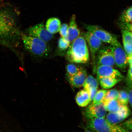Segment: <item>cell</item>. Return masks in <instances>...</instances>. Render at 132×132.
Returning <instances> with one entry per match:
<instances>
[{
    "mask_svg": "<svg viewBox=\"0 0 132 132\" xmlns=\"http://www.w3.org/2000/svg\"><path fill=\"white\" fill-rule=\"evenodd\" d=\"M21 32L12 11L7 8L0 9V40L14 47L21 39Z\"/></svg>",
    "mask_w": 132,
    "mask_h": 132,
    "instance_id": "cell-1",
    "label": "cell"
},
{
    "mask_svg": "<svg viewBox=\"0 0 132 132\" xmlns=\"http://www.w3.org/2000/svg\"><path fill=\"white\" fill-rule=\"evenodd\" d=\"M66 55L69 61L73 63L84 64L89 61L88 47L84 36H79L71 43Z\"/></svg>",
    "mask_w": 132,
    "mask_h": 132,
    "instance_id": "cell-2",
    "label": "cell"
},
{
    "mask_svg": "<svg viewBox=\"0 0 132 132\" xmlns=\"http://www.w3.org/2000/svg\"><path fill=\"white\" fill-rule=\"evenodd\" d=\"M21 39L25 48L32 55L42 57L46 56L48 54L49 48L45 41L22 32L21 33Z\"/></svg>",
    "mask_w": 132,
    "mask_h": 132,
    "instance_id": "cell-3",
    "label": "cell"
},
{
    "mask_svg": "<svg viewBox=\"0 0 132 132\" xmlns=\"http://www.w3.org/2000/svg\"><path fill=\"white\" fill-rule=\"evenodd\" d=\"M87 127L94 132H132L125 129L120 125L110 123L104 118H95L89 120Z\"/></svg>",
    "mask_w": 132,
    "mask_h": 132,
    "instance_id": "cell-4",
    "label": "cell"
},
{
    "mask_svg": "<svg viewBox=\"0 0 132 132\" xmlns=\"http://www.w3.org/2000/svg\"><path fill=\"white\" fill-rule=\"evenodd\" d=\"M84 26L87 31L92 33L103 42L112 46L118 45L120 43L115 36L100 26L87 24H84Z\"/></svg>",
    "mask_w": 132,
    "mask_h": 132,
    "instance_id": "cell-5",
    "label": "cell"
},
{
    "mask_svg": "<svg viewBox=\"0 0 132 132\" xmlns=\"http://www.w3.org/2000/svg\"><path fill=\"white\" fill-rule=\"evenodd\" d=\"M83 36L90 51L93 65V72L95 73L96 72L97 67L96 64V55L100 49L103 42L94 35L88 31L84 33Z\"/></svg>",
    "mask_w": 132,
    "mask_h": 132,
    "instance_id": "cell-6",
    "label": "cell"
},
{
    "mask_svg": "<svg viewBox=\"0 0 132 132\" xmlns=\"http://www.w3.org/2000/svg\"><path fill=\"white\" fill-rule=\"evenodd\" d=\"M26 33L28 35L38 38L46 43L51 41L54 37L53 35L47 30L43 22L27 29Z\"/></svg>",
    "mask_w": 132,
    "mask_h": 132,
    "instance_id": "cell-7",
    "label": "cell"
},
{
    "mask_svg": "<svg viewBox=\"0 0 132 132\" xmlns=\"http://www.w3.org/2000/svg\"><path fill=\"white\" fill-rule=\"evenodd\" d=\"M97 64L113 67L115 65L112 46H106L100 49L97 57Z\"/></svg>",
    "mask_w": 132,
    "mask_h": 132,
    "instance_id": "cell-8",
    "label": "cell"
},
{
    "mask_svg": "<svg viewBox=\"0 0 132 132\" xmlns=\"http://www.w3.org/2000/svg\"><path fill=\"white\" fill-rule=\"evenodd\" d=\"M107 110L103 102L100 103H92L85 109L84 114L89 120L95 118H105Z\"/></svg>",
    "mask_w": 132,
    "mask_h": 132,
    "instance_id": "cell-9",
    "label": "cell"
},
{
    "mask_svg": "<svg viewBox=\"0 0 132 132\" xmlns=\"http://www.w3.org/2000/svg\"><path fill=\"white\" fill-rule=\"evenodd\" d=\"M115 65L120 69H125L128 64V55L120 43L112 46Z\"/></svg>",
    "mask_w": 132,
    "mask_h": 132,
    "instance_id": "cell-10",
    "label": "cell"
},
{
    "mask_svg": "<svg viewBox=\"0 0 132 132\" xmlns=\"http://www.w3.org/2000/svg\"><path fill=\"white\" fill-rule=\"evenodd\" d=\"M97 79L102 77H110L122 80L123 76L118 70L109 66L98 65L96 70Z\"/></svg>",
    "mask_w": 132,
    "mask_h": 132,
    "instance_id": "cell-11",
    "label": "cell"
},
{
    "mask_svg": "<svg viewBox=\"0 0 132 132\" xmlns=\"http://www.w3.org/2000/svg\"><path fill=\"white\" fill-rule=\"evenodd\" d=\"M80 31L77 23L76 16L73 14L70 19L67 35L63 38L66 41L71 44L80 36Z\"/></svg>",
    "mask_w": 132,
    "mask_h": 132,
    "instance_id": "cell-12",
    "label": "cell"
},
{
    "mask_svg": "<svg viewBox=\"0 0 132 132\" xmlns=\"http://www.w3.org/2000/svg\"><path fill=\"white\" fill-rule=\"evenodd\" d=\"M87 77L86 71L81 68L75 75L69 77V82L72 86L79 88L83 87Z\"/></svg>",
    "mask_w": 132,
    "mask_h": 132,
    "instance_id": "cell-13",
    "label": "cell"
},
{
    "mask_svg": "<svg viewBox=\"0 0 132 132\" xmlns=\"http://www.w3.org/2000/svg\"><path fill=\"white\" fill-rule=\"evenodd\" d=\"M124 49L128 55L132 54V32L122 29Z\"/></svg>",
    "mask_w": 132,
    "mask_h": 132,
    "instance_id": "cell-14",
    "label": "cell"
},
{
    "mask_svg": "<svg viewBox=\"0 0 132 132\" xmlns=\"http://www.w3.org/2000/svg\"><path fill=\"white\" fill-rule=\"evenodd\" d=\"M76 100L79 106L83 107L87 106L91 102L89 94L85 89L81 90L77 93L76 96Z\"/></svg>",
    "mask_w": 132,
    "mask_h": 132,
    "instance_id": "cell-15",
    "label": "cell"
},
{
    "mask_svg": "<svg viewBox=\"0 0 132 132\" xmlns=\"http://www.w3.org/2000/svg\"><path fill=\"white\" fill-rule=\"evenodd\" d=\"M61 26V21L58 19L52 18L47 20L45 26L47 30L53 35L59 32Z\"/></svg>",
    "mask_w": 132,
    "mask_h": 132,
    "instance_id": "cell-16",
    "label": "cell"
},
{
    "mask_svg": "<svg viewBox=\"0 0 132 132\" xmlns=\"http://www.w3.org/2000/svg\"><path fill=\"white\" fill-rule=\"evenodd\" d=\"M130 115L120 112L109 113L106 115V119L110 123L114 125H117L123 121L129 116Z\"/></svg>",
    "mask_w": 132,
    "mask_h": 132,
    "instance_id": "cell-17",
    "label": "cell"
},
{
    "mask_svg": "<svg viewBox=\"0 0 132 132\" xmlns=\"http://www.w3.org/2000/svg\"><path fill=\"white\" fill-rule=\"evenodd\" d=\"M102 88L108 89L112 88L122 80L110 77H104L98 79Z\"/></svg>",
    "mask_w": 132,
    "mask_h": 132,
    "instance_id": "cell-18",
    "label": "cell"
},
{
    "mask_svg": "<svg viewBox=\"0 0 132 132\" xmlns=\"http://www.w3.org/2000/svg\"><path fill=\"white\" fill-rule=\"evenodd\" d=\"M98 80L90 75L87 77L83 86L84 89L87 91L93 88L98 89Z\"/></svg>",
    "mask_w": 132,
    "mask_h": 132,
    "instance_id": "cell-19",
    "label": "cell"
},
{
    "mask_svg": "<svg viewBox=\"0 0 132 132\" xmlns=\"http://www.w3.org/2000/svg\"><path fill=\"white\" fill-rule=\"evenodd\" d=\"M121 105L118 100L110 101L106 105L107 110L109 113H118L119 111Z\"/></svg>",
    "mask_w": 132,
    "mask_h": 132,
    "instance_id": "cell-20",
    "label": "cell"
},
{
    "mask_svg": "<svg viewBox=\"0 0 132 132\" xmlns=\"http://www.w3.org/2000/svg\"><path fill=\"white\" fill-rule=\"evenodd\" d=\"M119 92L116 89H112L108 90L103 101L105 105H106L108 102L110 101L118 100L119 96Z\"/></svg>",
    "mask_w": 132,
    "mask_h": 132,
    "instance_id": "cell-21",
    "label": "cell"
},
{
    "mask_svg": "<svg viewBox=\"0 0 132 132\" xmlns=\"http://www.w3.org/2000/svg\"><path fill=\"white\" fill-rule=\"evenodd\" d=\"M119 22H127L132 21V6L127 8L122 13Z\"/></svg>",
    "mask_w": 132,
    "mask_h": 132,
    "instance_id": "cell-22",
    "label": "cell"
},
{
    "mask_svg": "<svg viewBox=\"0 0 132 132\" xmlns=\"http://www.w3.org/2000/svg\"><path fill=\"white\" fill-rule=\"evenodd\" d=\"M107 91L108 90L104 89L100 90L97 91L92 103L96 104L103 102Z\"/></svg>",
    "mask_w": 132,
    "mask_h": 132,
    "instance_id": "cell-23",
    "label": "cell"
},
{
    "mask_svg": "<svg viewBox=\"0 0 132 132\" xmlns=\"http://www.w3.org/2000/svg\"><path fill=\"white\" fill-rule=\"evenodd\" d=\"M81 69V68L77 67L74 64H68L66 67V70L69 78L75 75Z\"/></svg>",
    "mask_w": 132,
    "mask_h": 132,
    "instance_id": "cell-24",
    "label": "cell"
},
{
    "mask_svg": "<svg viewBox=\"0 0 132 132\" xmlns=\"http://www.w3.org/2000/svg\"><path fill=\"white\" fill-rule=\"evenodd\" d=\"M118 100L121 104L127 105L129 103L128 92L124 90H120Z\"/></svg>",
    "mask_w": 132,
    "mask_h": 132,
    "instance_id": "cell-25",
    "label": "cell"
},
{
    "mask_svg": "<svg viewBox=\"0 0 132 132\" xmlns=\"http://www.w3.org/2000/svg\"><path fill=\"white\" fill-rule=\"evenodd\" d=\"M70 43L66 41L63 38H59L58 43V47L59 50L61 52H65L68 49Z\"/></svg>",
    "mask_w": 132,
    "mask_h": 132,
    "instance_id": "cell-26",
    "label": "cell"
},
{
    "mask_svg": "<svg viewBox=\"0 0 132 132\" xmlns=\"http://www.w3.org/2000/svg\"><path fill=\"white\" fill-rule=\"evenodd\" d=\"M125 82L128 87L132 88V66H129Z\"/></svg>",
    "mask_w": 132,
    "mask_h": 132,
    "instance_id": "cell-27",
    "label": "cell"
},
{
    "mask_svg": "<svg viewBox=\"0 0 132 132\" xmlns=\"http://www.w3.org/2000/svg\"><path fill=\"white\" fill-rule=\"evenodd\" d=\"M120 125L126 130L129 131L132 130V117L120 124Z\"/></svg>",
    "mask_w": 132,
    "mask_h": 132,
    "instance_id": "cell-28",
    "label": "cell"
},
{
    "mask_svg": "<svg viewBox=\"0 0 132 132\" xmlns=\"http://www.w3.org/2000/svg\"><path fill=\"white\" fill-rule=\"evenodd\" d=\"M69 26L67 24H61L59 32L61 37L65 38L67 36Z\"/></svg>",
    "mask_w": 132,
    "mask_h": 132,
    "instance_id": "cell-29",
    "label": "cell"
},
{
    "mask_svg": "<svg viewBox=\"0 0 132 132\" xmlns=\"http://www.w3.org/2000/svg\"><path fill=\"white\" fill-rule=\"evenodd\" d=\"M119 24L122 30L132 32V21L127 22H119Z\"/></svg>",
    "mask_w": 132,
    "mask_h": 132,
    "instance_id": "cell-30",
    "label": "cell"
},
{
    "mask_svg": "<svg viewBox=\"0 0 132 132\" xmlns=\"http://www.w3.org/2000/svg\"><path fill=\"white\" fill-rule=\"evenodd\" d=\"M128 94L129 103L130 106L132 109V89L129 91Z\"/></svg>",
    "mask_w": 132,
    "mask_h": 132,
    "instance_id": "cell-31",
    "label": "cell"
},
{
    "mask_svg": "<svg viewBox=\"0 0 132 132\" xmlns=\"http://www.w3.org/2000/svg\"><path fill=\"white\" fill-rule=\"evenodd\" d=\"M0 44L1 45L5 46V47H7L8 46V44L7 43L1 40H0Z\"/></svg>",
    "mask_w": 132,
    "mask_h": 132,
    "instance_id": "cell-32",
    "label": "cell"
},
{
    "mask_svg": "<svg viewBox=\"0 0 132 132\" xmlns=\"http://www.w3.org/2000/svg\"><path fill=\"white\" fill-rule=\"evenodd\" d=\"M85 132H92L90 131V130H88L87 129H86Z\"/></svg>",
    "mask_w": 132,
    "mask_h": 132,
    "instance_id": "cell-33",
    "label": "cell"
},
{
    "mask_svg": "<svg viewBox=\"0 0 132 132\" xmlns=\"http://www.w3.org/2000/svg\"><path fill=\"white\" fill-rule=\"evenodd\" d=\"M1 1V0H0V1Z\"/></svg>",
    "mask_w": 132,
    "mask_h": 132,
    "instance_id": "cell-34",
    "label": "cell"
}]
</instances>
